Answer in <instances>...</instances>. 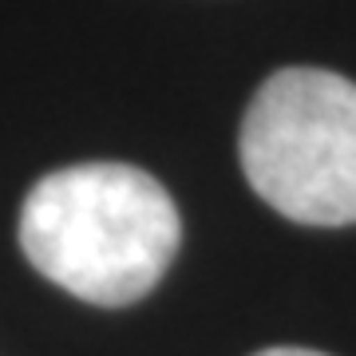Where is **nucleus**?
Listing matches in <instances>:
<instances>
[{"mask_svg":"<svg viewBox=\"0 0 356 356\" xmlns=\"http://www.w3.org/2000/svg\"><path fill=\"white\" fill-rule=\"evenodd\" d=\"M182 222L170 194L127 163L44 175L20 210V250L48 281L91 305H131L163 281Z\"/></svg>","mask_w":356,"mask_h":356,"instance_id":"f257e3e1","label":"nucleus"},{"mask_svg":"<svg viewBox=\"0 0 356 356\" xmlns=\"http://www.w3.org/2000/svg\"><path fill=\"white\" fill-rule=\"evenodd\" d=\"M242 170L277 214L305 226L356 222V83L281 67L242 119Z\"/></svg>","mask_w":356,"mask_h":356,"instance_id":"f03ea898","label":"nucleus"},{"mask_svg":"<svg viewBox=\"0 0 356 356\" xmlns=\"http://www.w3.org/2000/svg\"><path fill=\"white\" fill-rule=\"evenodd\" d=\"M254 356H325V353H313V348H266V353H254Z\"/></svg>","mask_w":356,"mask_h":356,"instance_id":"7ed1b4c3","label":"nucleus"}]
</instances>
